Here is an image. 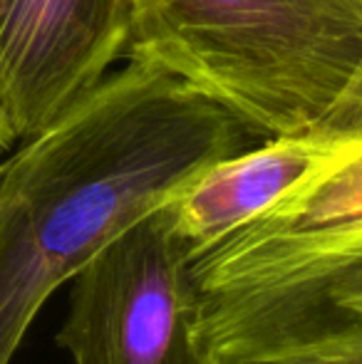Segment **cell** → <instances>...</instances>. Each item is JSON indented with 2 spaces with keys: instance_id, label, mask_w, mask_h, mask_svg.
Returning a JSON list of instances; mask_svg holds the SVG:
<instances>
[{
  "instance_id": "obj_4",
  "label": "cell",
  "mask_w": 362,
  "mask_h": 364,
  "mask_svg": "<svg viewBox=\"0 0 362 364\" xmlns=\"http://www.w3.org/2000/svg\"><path fill=\"white\" fill-rule=\"evenodd\" d=\"M58 345L73 364H211L198 342L191 253L164 206L112 238L70 280Z\"/></svg>"
},
{
  "instance_id": "obj_1",
  "label": "cell",
  "mask_w": 362,
  "mask_h": 364,
  "mask_svg": "<svg viewBox=\"0 0 362 364\" xmlns=\"http://www.w3.org/2000/svg\"><path fill=\"white\" fill-rule=\"evenodd\" d=\"M248 132L179 77L127 60L0 164V364L45 300Z\"/></svg>"
},
{
  "instance_id": "obj_6",
  "label": "cell",
  "mask_w": 362,
  "mask_h": 364,
  "mask_svg": "<svg viewBox=\"0 0 362 364\" xmlns=\"http://www.w3.org/2000/svg\"><path fill=\"white\" fill-rule=\"evenodd\" d=\"M362 139L358 127H323L271 136L198 171L164 203L191 258L266 216Z\"/></svg>"
},
{
  "instance_id": "obj_9",
  "label": "cell",
  "mask_w": 362,
  "mask_h": 364,
  "mask_svg": "<svg viewBox=\"0 0 362 364\" xmlns=\"http://www.w3.org/2000/svg\"><path fill=\"white\" fill-rule=\"evenodd\" d=\"M15 132H13V127H10V122H8V117H5V112L0 109V154L3 151H8L10 146L15 144Z\"/></svg>"
},
{
  "instance_id": "obj_5",
  "label": "cell",
  "mask_w": 362,
  "mask_h": 364,
  "mask_svg": "<svg viewBox=\"0 0 362 364\" xmlns=\"http://www.w3.org/2000/svg\"><path fill=\"white\" fill-rule=\"evenodd\" d=\"M134 0H0V109L23 141L129 55Z\"/></svg>"
},
{
  "instance_id": "obj_7",
  "label": "cell",
  "mask_w": 362,
  "mask_h": 364,
  "mask_svg": "<svg viewBox=\"0 0 362 364\" xmlns=\"http://www.w3.org/2000/svg\"><path fill=\"white\" fill-rule=\"evenodd\" d=\"M211 364H362V322L223 347L211 352Z\"/></svg>"
},
{
  "instance_id": "obj_2",
  "label": "cell",
  "mask_w": 362,
  "mask_h": 364,
  "mask_svg": "<svg viewBox=\"0 0 362 364\" xmlns=\"http://www.w3.org/2000/svg\"><path fill=\"white\" fill-rule=\"evenodd\" d=\"M127 60L266 139L362 124V0H134Z\"/></svg>"
},
{
  "instance_id": "obj_8",
  "label": "cell",
  "mask_w": 362,
  "mask_h": 364,
  "mask_svg": "<svg viewBox=\"0 0 362 364\" xmlns=\"http://www.w3.org/2000/svg\"><path fill=\"white\" fill-rule=\"evenodd\" d=\"M338 322H362V270L335 285V288L328 292V297L323 300V305H320L308 320H303L298 327H293V330L285 332V335L320 330V327L338 325ZM278 337H283V335H278Z\"/></svg>"
},
{
  "instance_id": "obj_3",
  "label": "cell",
  "mask_w": 362,
  "mask_h": 364,
  "mask_svg": "<svg viewBox=\"0 0 362 364\" xmlns=\"http://www.w3.org/2000/svg\"><path fill=\"white\" fill-rule=\"evenodd\" d=\"M362 270V139L266 216L191 258L208 352L285 335Z\"/></svg>"
}]
</instances>
